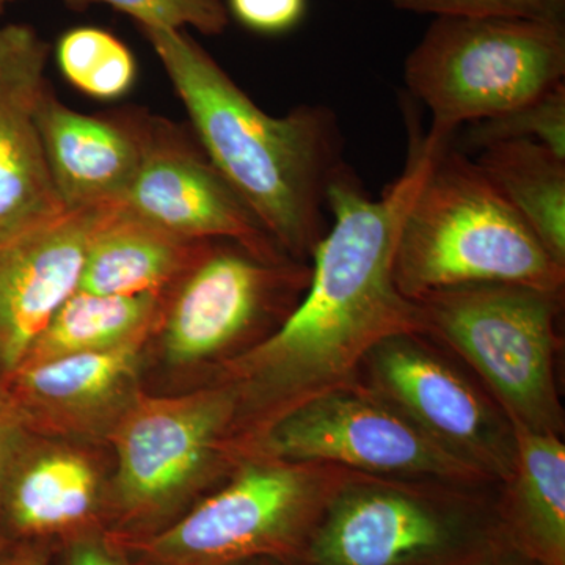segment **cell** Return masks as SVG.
<instances>
[{
	"mask_svg": "<svg viewBox=\"0 0 565 565\" xmlns=\"http://www.w3.org/2000/svg\"><path fill=\"white\" fill-rule=\"evenodd\" d=\"M230 17L262 35L294 31L307 14V0H226Z\"/></svg>",
	"mask_w": 565,
	"mask_h": 565,
	"instance_id": "cell-26",
	"label": "cell"
},
{
	"mask_svg": "<svg viewBox=\"0 0 565 565\" xmlns=\"http://www.w3.org/2000/svg\"><path fill=\"white\" fill-rule=\"evenodd\" d=\"M29 437H31V430L24 426L0 390V500H2L3 487L9 479L11 467Z\"/></svg>",
	"mask_w": 565,
	"mask_h": 565,
	"instance_id": "cell-27",
	"label": "cell"
},
{
	"mask_svg": "<svg viewBox=\"0 0 565 565\" xmlns=\"http://www.w3.org/2000/svg\"><path fill=\"white\" fill-rule=\"evenodd\" d=\"M310 275V263L273 262L234 241H207L169 302L162 300L167 359L182 366L222 359L225 366L288 319Z\"/></svg>",
	"mask_w": 565,
	"mask_h": 565,
	"instance_id": "cell-8",
	"label": "cell"
},
{
	"mask_svg": "<svg viewBox=\"0 0 565 565\" xmlns=\"http://www.w3.org/2000/svg\"><path fill=\"white\" fill-rule=\"evenodd\" d=\"M18 2V0H0V14L6 11L7 7L10 6V3Z\"/></svg>",
	"mask_w": 565,
	"mask_h": 565,
	"instance_id": "cell-31",
	"label": "cell"
},
{
	"mask_svg": "<svg viewBox=\"0 0 565 565\" xmlns=\"http://www.w3.org/2000/svg\"><path fill=\"white\" fill-rule=\"evenodd\" d=\"M247 452L337 465L363 475L497 484L449 456L399 408L356 379L282 415Z\"/></svg>",
	"mask_w": 565,
	"mask_h": 565,
	"instance_id": "cell-11",
	"label": "cell"
},
{
	"mask_svg": "<svg viewBox=\"0 0 565 565\" xmlns=\"http://www.w3.org/2000/svg\"><path fill=\"white\" fill-rule=\"evenodd\" d=\"M564 77L565 25L503 18H435L404 65L405 87L433 117L427 134L446 140Z\"/></svg>",
	"mask_w": 565,
	"mask_h": 565,
	"instance_id": "cell-7",
	"label": "cell"
},
{
	"mask_svg": "<svg viewBox=\"0 0 565 565\" xmlns=\"http://www.w3.org/2000/svg\"><path fill=\"white\" fill-rule=\"evenodd\" d=\"M0 565H46V553L35 545H25L6 555Z\"/></svg>",
	"mask_w": 565,
	"mask_h": 565,
	"instance_id": "cell-30",
	"label": "cell"
},
{
	"mask_svg": "<svg viewBox=\"0 0 565 565\" xmlns=\"http://www.w3.org/2000/svg\"><path fill=\"white\" fill-rule=\"evenodd\" d=\"M444 141L412 132L403 173L379 196L348 163L330 182L332 225L311 255L302 299L274 333L222 367L217 382L237 393L241 449L292 408L355 381L381 341L423 333L418 305L394 280V252L405 211Z\"/></svg>",
	"mask_w": 565,
	"mask_h": 565,
	"instance_id": "cell-1",
	"label": "cell"
},
{
	"mask_svg": "<svg viewBox=\"0 0 565 565\" xmlns=\"http://www.w3.org/2000/svg\"><path fill=\"white\" fill-rule=\"evenodd\" d=\"M356 381L399 408L430 440L482 478L504 484L515 465L511 419L423 333L386 338L367 352Z\"/></svg>",
	"mask_w": 565,
	"mask_h": 565,
	"instance_id": "cell-10",
	"label": "cell"
},
{
	"mask_svg": "<svg viewBox=\"0 0 565 565\" xmlns=\"http://www.w3.org/2000/svg\"><path fill=\"white\" fill-rule=\"evenodd\" d=\"M394 280L411 300L479 282L564 292L565 266L550 255L478 162L446 140L435 150L401 222Z\"/></svg>",
	"mask_w": 565,
	"mask_h": 565,
	"instance_id": "cell-3",
	"label": "cell"
},
{
	"mask_svg": "<svg viewBox=\"0 0 565 565\" xmlns=\"http://www.w3.org/2000/svg\"><path fill=\"white\" fill-rule=\"evenodd\" d=\"M355 471L247 452L228 482L140 545L150 565L296 563L327 505Z\"/></svg>",
	"mask_w": 565,
	"mask_h": 565,
	"instance_id": "cell-6",
	"label": "cell"
},
{
	"mask_svg": "<svg viewBox=\"0 0 565 565\" xmlns=\"http://www.w3.org/2000/svg\"><path fill=\"white\" fill-rule=\"evenodd\" d=\"M162 300L163 294L98 296L76 291L52 316L20 366L147 341L158 327Z\"/></svg>",
	"mask_w": 565,
	"mask_h": 565,
	"instance_id": "cell-20",
	"label": "cell"
},
{
	"mask_svg": "<svg viewBox=\"0 0 565 565\" xmlns=\"http://www.w3.org/2000/svg\"><path fill=\"white\" fill-rule=\"evenodd\" d=\"M66 565H129L117 550L98 537H81L71 544Z\"/></svg>",
	"mask_w": 565,
	"mask_h": 565,
	"instance_id": "cell-28",
	"label": "cell"
},
{
	"mask_svg": "<svg viewBox=\"0 0 565 565\" xmlns=\"http://www.w3.org/2000/svg\"><path fill=\"white\" fill-rule=\"evenodd\" d=\"M237 393L225 382L178 397L136 394L109 437L117 452L115 497L126 515L167 511L239 460L234 427Z\"/></svg>",
	"mask_w": 565,
	"mask_h": 565,
	"instance_id": "cell-9",
	"label": "cell"
},
{
	"mask_svg": "<svg viewBox=\"0 0 565 565\" xmlns=\"http://www.w3.org/2000/svg\"><path fill=\"white\" fill-rule=\"evenodd\" d=\"M501 484L353 473L297 565H468L511 544Z\"/></svg>",
	"mask_w": 565,
	"mask_h": 565,
	"instance_id": "cell-4",
	"label": "cell"
},
{
	"mask_svg": "<svg viewBox=\"0 0 565 565\" xmlns=\"http://www.w3.org/2000/svg\"><path fill=\"white\" fill-rule=\"evenodd\" d=\"M396 10L433 17L503 18L565 25V0H390Z\"/></svg>",
	"mask_w": 565,
	"mask_h": 565,
	"instance_id": "cell-25",
	"label": "cell"
},
{
	"mask_svg": "<svg viewBox=\"0 0 565 565\" xmlns=\"http://www.w3.org/2000/svg\"><path fill=\"white\" fill-rule=\"evenodd\" d=\"M515 465L501 484L509 542L539 565H565V445L563 437L512 423Z\"/></svg>",
	"mask_w": 565,
	"mask_h": 565,
	"instance_id": "cell-19",
	"label": "cell"
},
{
	"mask_svg": "<svg viewBox=\"0 0 565 565\" xmlns=\"http://www.w3.org/2000/svg\"><path fill=\"white\" fill-rule=\"evenodd\" d=\"M3 557H6V553H3L2 542H0V563H2Z\"/></svg>",
	"mask_w": 565,
	"mask_h": 565,
	"instance_id": "cell-33",
	"label": "cell"
},
{
	"mask_svg": "<svg viewBox=\"0 0 565 565\" xmlns=\"http://www.w3.org/2000/svg\"><path fill=\"white\" fill-rule=\"evenodd\" d=\"M71 10L109 6L131 17L140 28L185 31L193 29L207 36L222 35L230 24L223 0H62Z\"/></svg>",
	"mask_w": 565,
	"mask_h": 565,
	"instance_id": "cell-24",
	"label": "cell"
},
{
	"mask_svg": "<svg viewBox=\"0 0 565 565\" xmlns=\"http://www.w3.org/2000/svg\"><path fill=\"white\" fill-rule=\"evenodd\" d=\"M274 565H297V564L289 563V561H275Z\"/></svg>",
	"mask_w": 565,
	"mask_h": 565,
	"instance_id": "cell-32",
	"label": "cell"
},
{
	"mask_svg": "<svg viewBox=\"0 0 565 565\" xmlns=\"http://www.w3.org/2000/svg\"><path fill=\"white\" fill-rule=\"evenodd\" d=\"M462 140L463 152L500 141H535L565 159V82L504 114L468 125Z\"/></svg>",
	"mask_w": 565,
	"mask_h": 565,
	"instance_id": "cell-23",
	"label": "cell"
},
{
	"mask_svg": "<svg viewBox=\"0 0 565 565\" xmlns=\"http://www.w3.org/2000/svg\"><path fill=\"white\" fill-rule=\"evenodd\" d=\"M207 241H188L118 206L93 233L77 291L98 296L163 294Z\"/></svg>",
	"mask_w": 565,
	"mask_h": 565,
	"instance_id": "cell-18",
	"label": "cell"
},
{
	"mask_svg": "<svg viewBox=\"0 0 565 565\" xmlns=\"http://www.w3.org/2000/svg\"><path fill=\"white\" fill-rule=\"evenodd\" d=\"M475 159L505 202L565 266V159L535 141H500Z\"/></svg>",
	"mask_w": 565,
	"mask_h": 565,
	"instance_id": "cell-21",
	"label": "cell"
},
{
	"mask_svg": "<svg viewBox=\"0 0 565 565\" xmlns=\"http://www.w3.org/2000/svg\"><path fill=\"white\" fill-rule=\"evenodd\" d=\"M39 125L52 184L65 210L121 206L143 159L148 122L81 114L58 102L47 85Z\"/></svg>",
	"mask_w": 565,
	"mask_h": 565,
	"instance_id": "cell-16",
	"label": "cell"
},
{
	"mask_svg": "<svg viewBox=\"0 0 565 565\" xmlns=\"http://www.w3.org/2000/svg\"><path fill=\"white\" fill-rule=\"evenodd\" d=\"M111 210H63L0 232V379L79 289L93 233Z\"/></svg>",
	"mask_w": 565,
	"mask_h": 565,
	"instance_id": "cell-13",
	"label": "cell"
},
{
	"mask_svg": "<svg viewBox=\"0 0 565 565\" xmlns=\"http://www.w3.org/2000/svg\"><path fill=\"white\" fill-rule=\"evenodd\" d=\"M217 172L282 253L310 263L329 230L327 191L345 166L337 114L302 104L273 117L185 31L140 28Z\"/></svg>",
	"mask_w": 565,
	"mask_h": 565,
	"instance_id": "cell-2",
	"label": "cell"
},
{
	"mask_svg": "<svg viewBox=\"0 0 565 565\" xmlns=\"http://www.w3.org/2000/svg\"><path fill=\"white\" fill-rule=\"evenodd\" d=\"M99 494L98 470L87 456L29 437L3 487L0 519L20 535L58 533L92 519Z\"/></svg>",
	"mask_w": 565,
	"mask_h": 565,
	"instance_id": "cell-17",
	"label": "cell"
},
{
	"mask_svg": "<svg viewBox=\"0 0 565 565\" xmlns=\"http://www.w3.org/2000/svg\"><path fill=\"white\" fill-rule=\"evenodd\" d=\"M55 61L74 88L99 102L120 99L136 84L132 51L104 29L76 28L63 33L55 46Z\"/></svg>",
	"mask_w": 565,
	"mask_h": 565,
	"instance_id": "cell-22",
	"label": "cell"
},
{
	"mask_svg": "<svg viewBox=\"0 0 565 565\" xmlns=\"http://www.w3.org/2000/svg\"><path fill=\"white\" fill-rule=\"evenodd\" d=\"M414 300L423 334L467 364L511 423L563 437L556 356L564 292L479 282Z\"/></svg>",
	"mask_w": 565,
	"mask_h": 565,
	"instance_id": "cell-5",
	"label": "cell"
},
{
	"mask_svg": "<svg viewBox=\"0 0 565 565\" xmlns=\"http://www.w3.org/2000/svg\"><path fill=\"white\" fill-rule=\"evenodd\" d=\"M50 51L31 25H0V232L65 210L39 125Z\"/></svg>",
	"mask_w": 565,
	"mask_h": 565,
	"instance_id": "cell-14",
	"label": "cell"
},
{
	"mask_svg": "<svg viewBox=\"0 0 565 565\" xmlns=\"http://www.w3.org/2000/svg\"><path fill=\"white\" fill-rule=\"evenodd\" d=\"M137 217L188 241L228 239L262 258H289L204 152L150 125L139 172L122 200Z\"/></svg>",
	"mask_w": 565,
	"mask_h": 565,
	"instance_id": "cell-12",
	"label": "cell"
},
{
	"mask_svg": "<svg viewBox=\"0 0 565 565\" xmlns=\"http://www.w3.org/2000/svg\"><path fill=\"white\" fill-rule=\"evenodd\" d=\"M143 343L21 364L0 390L31 433H110L136 396Z\"/></svg>",
	"mask_w": 565,
	"mask_h": 565,
	"instance_id": "cell-15",
	"label": "cell"
},
{
	"mask_svg": "<svg viewBox=\"0 0 565 565\" xmlns=\"http://www.w3.org/2000/svg\"><path fill=\"white\" fill-rule=\"evenodd\" d=\"M468 565H539L533 559L523 555L512 544H505L493 550L489 555L479 557L475 563Z\"/></svg>",
	"mask_w": 565,
	"mask_h": 565,
	"instance_id": "cell-29",
	"label": "cell"
}]
</instances>
